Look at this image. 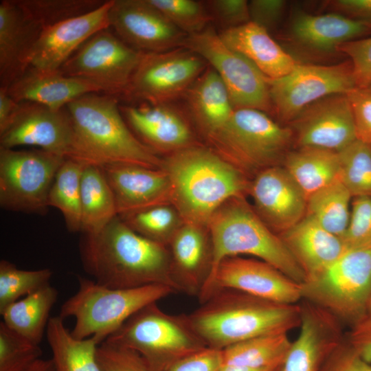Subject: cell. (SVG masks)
I'll use <instances>...</instances> for the list:
<instances>
[{
	"mask_svg": "<svg viewBox=\"0 0 371 371\" xmlns=\"http://www.w3.org/2000/svg\"><path fill=\"white\" fill-rule=\"evenodd\" d=\"M79 252L84 271L112 289L160 284L175 286L167 246L131 229L117 215L101 231L82 234Z\"/></svg>",
	"mask_w": 371,
	"mask_h": 371,
	"instance_id": "cell-1",
	"label": "cell"
},
{
	"mask_svg": "<svg viewBox=\"0 0 371 371\" xmlns=\"http://www.w3.org/2000/svg\"><path fill=\"white\" fill-rule=\"evenodd\" d=\"M187 315L206 347L218 350L259 336L289 333L301 320L299 303L274 302L232 289L214 291Z\"/></svg>",
	"mask_w": 371,
	"mask_h": 371,
	"instance_id": "cell-2",
	"label": "cell"
},
{
	"mask_svg": "<svg viewBox=\"0 0 371 371\" xmlns=\"http://www.w3.org/2000/svg\"><path fill=\"white\" fill-rule=\"evenodd\" d=\"M65 109L74 135L68 158L101 168L132 164L161 168L162 158L130 129L116 96L89 93L70 102Z\"/></svg>",
	"mask_w": 371,
	"mask_h": 371,
	"instance_id": "cell-3",
	"label": "cell"
},
{
	"mask_svg": "<svg viewBox=\"0 0 371 371\" xmlns=\"http://www.w3.org/2000/svg\"><path fill=\"white\" fill-rule=\"evenodd\" d=\"M168 175L172 205L184 223L208 228L214 212L232 197L245 196L250 180L203 144L162 158Z\"/></svg>",
	"mask_w": 371,
	"mask_h": 371,
	"instance_id": "cell-4",
	"label": "cell"
},
{
	"mask_svg": "<svg viewBox=\"0 0 371 371\" xmlns=\"http://www.w3.org/2000/svg\"><path fill=\"white\" fill-rule=\"evenodd\" d=\"M208 229L213 262L206 286L221 260L242 254L271 265L299 284L305 280L303 271L280 237L263 223L245 196L225 201L212 215Z\"/></svg>",
	"mask_w": 371,
	"mask_h": 371,
	"instance_id": "cell-5",
	"label": "cell"
},
{
	"mask_svg": "<svg viewBox=\"0 0 371 371\" xmlns=\"http://www.w3.org/2000/svg\"><path fill=\"white\" fill-rule=\"evenodd\" d=\"M208 147L248 179L260 172L282 166L294 146L289 126L254 109H235L229 120L205 139Z\"/></svg>",
	"mask_w": 371,
	"mask_h": 371,
	"instance_id": "cell-6",
	"label": "cell"
},
{
	"mask_svg": "<svg viewBox=\"0 0 371 371\" xmlns=\"http://www.w3.org/2000/svg\"><path fill=\"white\" fill-rule=\"evenodd\" d=\"M78 289L61 306L60 316L75 318L70 331L76 339L93 337L99 345L144 306L176 293L166 285L112 289L77 276Z\"/></svg>",
	"mask_w": 371,
	"mask_h": 371,
	"instance_id": "cell-7",
	"label": "cell"
},
{
	"mask_svg": "<svg viewBox=\"0 0 371 371\" xmlns=\"http://www.w3.org/2000/svg\"><path fill=\"white\" fill-rule=\"evenodd\" d=\"M104 341L137 352L150 371H167L207 348L187 314L166 313L157 302L136 312Z\"/></svg>",
	"mask_w": 371,
	"mask_h": 371,
	"instance_id": "cell-8",
	"label": "cell"
},
{
	"mask_svg": "<svg viewBox=\"0 0 371 371\" xmlns=\"http://www.w3.org/2000/svg\"><path fill=\"white\" fill-rule=\"evenodd\" d=\"M300 286L302 300L352 326L367 314L371 297V248L346 249L320 274Z\"/></svg>",
	"mask_w": 371,
	"mask_h": 371,
	"instance_id": "cell-9",
	"label": "cell"
},
{
	"mask_svg": "<svg viewBox=\"0 0 371 371\" xmlns=\"http://www.w3.org/2000/svg\"><path fill=\"white\" fill-rule=\"evenodd\" d=\"M67 157L42 149L16 150L0 147L1 208L43 215L56 175Z\"/></svg>",
	"mask_w": 371,
	"mask_h": 371,
	"instance_id": "cell-10",
	"label": "cell"
},
{
	"mask_svg": "<svg viewBox=\"0 0 371 371\" xmlns=\"http://www.w3.org/2000/svg\"><path fill=\"white\" fill-rule=\"evenodd\" d=\"M183 47L201 56L218 74L235 109L273 112L267 78L247 58L229 48L212 26L188 35Z\"/></svg>",
	"mask_w": 371,
	"mask_h": 371,
	"instance_id": "cell-11",
	"label": "cell"
},
{
	"mask_svg": "<svg viewBox=\"0 0 371 371\" xmlns=\"http://www.w3.org/2000/svg\"><path fill=\"white\" fill-rule=\"evenodd\" d=\"M207 62L185 47L142 52L123 96L150 104L171 103L184 96L207 67Z\"/></svg>",
	"mask_w": 371,
	"mask_h": 371,
	"instance_id": "cell-12",
	"label": "cell"
},
{
	"mask_svg": "<svg viewBox=\"0 0 371 371\" xmlns=\"http://www.w3.org/2000/svg\"><path fill=\"white\" fill-rule=\"evenodd\" d=\"M273 112L290 124L309 104L357 88L350 60L333 65L297 63L287 75L267 78Z\"/></svg>",
	"mask_w": 371,
	"mask_h": 371,
	"instance_id": "cell-13",
	"label": "cell"
},
{
	"mask_svg": "<svg viewBox=\"0 0 371 371\" xmlns=\"http://www.w3.org/2000/svg\"><path fill=\"white\" fill-rule=\"evenodd\" d=\"M142 54L106 28L85 41L59 70L95 83L104 94L122 95Z\"/></svg>",
	"mask_w": 371,
	"mask_h": 371,
	"instance_id": "cell-14",
	"label": "cell"
},
{
	"mask_svg": "<svg viewBox=\"0 0 371 371\" xmlns=\"http://www.w3.org/2000/svg\"><path fill=\"white\" fill-rule=\"evenodd\" d=\"M300 284L263 260L229 256L218 264L198 299L201 303L216 289H232L274 302L296 304L302 300Z\"/></svg>",
	"mask_w": 371,
	"mask_h": 371,
	"instance_id": "cell-15",
	"label": "cell"
},
{
	"mask_svg": "<svg viewBox=\"0 0 371 371\" xmlns=\"http://www.w3.org/2000/svg\"><path fill=\"white\" fill-rule=\"evenodd\" d=\"M109 21L117 36L144 53L181 47L188 36L148 0H113Z\"/></svg>",
	"mask_w": 371,
	"mask_h": 371,
	"instance_id": "cell-16",
	"label": "cell"
},
{
	"mask_svg": "<svg viewBox=\"0 0 371 371\" xmlns=\"http://www.w3.org/2000/svg\"><path fill=\"white\" fill-rule=\"evenodd\" d=\"M287 126L293 133L295 148L339 152L357 139L347 94H333L317 100Z\"/></svg>",
	"mask_w": 371,
	"mask_h": 371,
	"instance_id": "cell-17",
	"label": "cell"
},
{
	"mask_svg": "<svg viewBox=\"0 0 371 371\" xmlns=\"http://www.w3.org/2000/svg\"><path fill=\"white\" fill-rule=\"evenodd\" d=\"M73 135L65 108L54 110L38 103L22 102L10 124L0 132V147L34 146L68 158Z\"/></svg>",
	"mask_w": 371,
	"mask_h": 371,
	"instance_id": "cell-18",
	"label": "cell"
},
{
	"mask_svg": "<svg viewBox=\"0 0 371 371\" xmlns=\"http://www.w3.org/2000/svg\"><path fill=\"white\" fill-rule=\"evenodd\" d=\"M134 135L154 153L166 156L202 144L186 115L171 103L120 105Z\"/></svg>",
	"mask_w": 371,
	"mask_h": 371,
	"instance_id": "cell-19",
	"label": "cell"
},
{
	"mask_svg": "<svg viewBox=\"0 0 371 371\" xmlns=\"http://www.w3.org/2000/svg\"><path fill=\"white\" fill-rule=\"evenodd\" d=\"M253 208L275 234L288 230L306 214V198L282 166L267 168L250 180Z\"/></svg>",
	"mask_w": 371,
	"mask_h": 371,
	"instance_id": "cell-20",
	"label": "cell"
},
{
	"mask_svg": "<svg viewBox=\"0 0 371 371\" xmlns=\"http://www.w3.org/2000/svg\"><path fill=\"white\" fill-rule=\"evenodd\" d=\"M300 325L282 371H319L332 351L345 339L343 324L313 303L300 301Z\"/></svg>",
	"mask_w": 371,
	"mask_h": 371,
	"instance_id": "cell-21",
	"label": "cell"
},
{
	"mask_svg": "<svg viewBox=\"0 0 371 371\" xmlns=\"http://www.w3.org/2000/svg\"><path fill=\"white\" fill-rule=\"evenodd\" d=\"M371 34V25L336 12L311 14L295 12L287 37L299 54L324 56L338 53L339 45Z\"/></svg>",
	"mask_w": 371,
	"mask_h": 371,
	"instance_id": "cell-22",
	"label": "cell"
},
{
	"mask_svg": "<svg viewBox=\"0 0 371 371\" xmlns=\"http://www.w3.org/2000/svg\"><path fill=\"white\" fill-rule=\"evenodd\" d=\"M113 0L98 8L43 30L32 50L30 67L58 70L98 32L109 28V11Z\"/></svg>",
	"mask_w": 371,
	"mask_h": 371,
	"instance_id": "cell-23",
	"label": "cell"
},
{
	"mask_svg": "<svg viewBox=\"0 0 371 371\" xmlns=\"http://www.w3.org/2000/svg\"><path fill=\"white\" fill-rule=\"evenodd\" d=\"M167 247L177 292L199 297L212 269L213 247L208 228L184 223Z\"/></svg>",
	"mask_w": 371,
	"mask_h": 371,
	"instance_id": "cell-24",
	"label": "cell"
},
{
	"mask_svg": "<svg viewBox=\"0 0 371 371\" xmlns=\"http://www.w3.org/2000/svg\"><path fill=\"white\" fill-rule=\"evenodd\" d=\"M102 168L113 192L117 215L172 204L171 181L162 168L132 164H113Z\"/></svg>",
	"mask_w": 371,
	"mask_h": 371,
	"instance_id": "cell-25",
	"label": "cell"
},
{
	"mask_svg": "<svg viewBox=\"0 0 371 371\" xmlns=\"http://www.w3.org/2000/svg\"><path fill=\"white\" fill-rule=\"evenodd\" d=\"M43 30L17 0L0 1V89L7 90L30 67Z\"/></svg>",
	"mask_w": 371,
	"mask_h": 371,
	"instance_id": "cell-26",
	"label": "cell"
},
{
	"mask_svg": "<svg viewBox=\"0 0 371 371\" xmlns=\"http://www.w3.org/2000/svg\"><path fill=\"white\" fill-rule=\"evenodd\" d=\"M17 102L38 103L54 110H60L74 100L102 89L89 80L67 76L58 70H44L29 67L7 89Z\"/></svg>",
	"mask_w": 371,
	"mask_h": 371,
	"instance_id": "cell-27",
	"label": "cell"
},
{
	"mask_svg": "<svg viewBox=\"0 0 371 371\" xmlns=\"http://www.w3.org/2000/svg\"><path fill=\"white\" fill-rule=\"evenodd\" d=\"M278 236L303 271L304 281L320 274L346 251L340 237L306 214Z\"/></svg>",
	"mask_w": 371,
	"mask_h": 371,
	"instance_id": "cell-28",
	"label": "cell"
},
{
	"mask_svg": "<svg viewBox=\"0 0 371 371\" xmlns=\"http://www.w3.org/2000/svg\"><path fill=\"white\" fill-rule=\"evenodd\" d=\"M219 36L229 48L247 58L269 79L287 75L297 63L267 30L251 21L222 30Z\"/></svg>",
	"mask_w": 371,
	"mask_h": 371,
	"instance_id": "cell-29",
	"label": "cell"
},
{
	"mask_svg": "<svg viewBox=\"0 0 371 371\" xmlns=\"http://www.w3.org/2000/svg\"><path fill=\"white\" fill-rule=\"evenodd\" d=\"M183 97L190 117L205 139L219 130L235 109L225 84L210 65Z\"/></svg>",
	"mask_w": 371,
	"mask_h": 371,
	"instance_id": "cell-30",
	"label": "cell"
},
{
	"mask_svg": "<svg viewBox=\"0 0 371 371\" xmlns=\"http://www.w3.org/2000/svg\"><path fill=\"white\" fill-rule=\"evenodd\" d=\"M307 199L339 177L337 152L313 147L295 148L286 155L282 165Z\"/></svg>",
	"mask_w": 371,
	"mask_h": 371,
	"instance_id": "cell-31",
	"label": "cell"
},
{
	"mask_svg": "<svg viewBox=\"0 0 371 371\" xmlns=\"http://www.w3.org/2000/svg\"><path fill=\"white\" fill-rule=\"evenodd\" d=\"M58 297L50 284L9 305L1 315L10 329L39 345L50 319L49 314Z\"/></svg>",
	"mask_w": 371,
	"mask_h": 371,
	"instance_id": "cell-32",
	"label": "cell"
},
{
	"mask_svg": "<svg viewBox=\"0 0 371 371\" xmlns=\"http://www.w3.org/2000/svg\"><path fill=\"white\" fill-rule=\"evenodd\" d=\"M117 216L111 188L101 167L85 165L81 175V233L101 231Z\"/></svg>",
	"mask_w": 371,
	"mask_h": 371,
	"instance_id": "cell-33",
	"label": "cell"
},
{
	"mask_svg": "<svg viewBox=\"0 0 371 371\" xmlns=\"http://www.w3.org/2000/svg\"><path fill=\"white\" fill-rule=\"evenodd\" d=\"M46 337L55 371H102L96 359L99 344L93 337L75 338L60 315L50 317Z\"/></svg>",
	"mask_w": 371,
	"mask_h": 371,
	"instance_id": "cell-34",
	"label": "cell"
},
{
	"mask_svg": "<svg viewBox=\"0 0 371 371\" xmlns=\"http://www.w3.org/2000/svg\"><path fill=\"white\" fill-rule=\"evenodd\" d=\"M291 344L288 333L249 339L222 350L223 366L247 368L282 366Z\"/></svg>",
	"mask_w": 371,
	"mask_h": 371,
	"instance_id": "cell-35",
	"label": "cell"
},
{
	"mask_svg": "<svg viewBox=\"0 0 371 371\" xmlns=\"http://www.w3.org/2000/svg\"><path fill=\"white\" fill-rule=\"evenodd\" d=\"M352 198L338 177L307 199L306 214L341 238L348 225Z\"/></svg>",
	"mask_w": 371,
	"mask_h": 371,
	"instance_id": "cell-36",
	"label": "cell"
},
{
	"mask_svg": "<svg viewBox=\"0 0 371 371\" xmlns=\"http://www.w3.org/2000/svg\"><path fill=\"white\" fill-rule=\"evenodd\" d=\"M85 164L66 158L48 195L49 207L58 209L71 232H81V175Z\"/></svg>",
	"mask_w": 371,
	"mask_h": 371,
	"instance_id": "cell-37",
	"label": "cell"
},
{
	"mask_svg": "<svg viewBox=\"0 0 371 371\" xmlns=\"http://www.w3.org/2000/svg\"><path fill=\"white\" fill-rule=\"evenodd\" d=\"M118 216L134 232L165 246L184 224L172 204L151 206Z\"/></svg>",
	"mask_w": 371,
	"mask_h": 371,
	"instance_id": "cell-38",
	"label": "cell"
},
{
	"mask_svg": "<svg viewBox=\"0 0 371 371\" xmlns=\"http://www.w3.org/2000/svg\"><path fill=\"white\" fill-rule=\"evenodd\" d=\"M337 153L339 178L352 198L371 196V144L356 139Z\"/></svg>",
	"mask_w": 371,
	"mask_h": 371,
	"instance_id": "cell-39",
	"label": "cell"
},
{
	"mask_svg": "<svg viewBox=\"0 0 371 371\" xmlns=\"http://www.w3.org/2000/svg\"><path fill=\"white\" fill-rule=\"evenodd\" d=\"M50 269L23 270L12 262L0 261V313L9 305L50 284Z\"/></svg>",
	"mask_w": 371,
	"mask_h": 371,
	"instance_id": "cell-40",
	"label": "cell"
},
{
	"mask_svg": "<svg viewBox=\"0 0 371 371\" xmlns=\"http://www.w3.org/2000/svg\"><path fill=\"white\" fill-rule=\"evenodd\" d=\"M106 1L101 0H17L25 13L43 29L87 14Z\"/></svg>",
	"mask_w": 371,
	"mask_h": 371,
	"instance_id": "cell-41",
	"label": "cell"
},
{
	"mask_svg": "<svg viewBox=\"0 0 371 371\" xmlns=\"http://www.w3.org/2000/svg\"><path fill=\"white\" fill-rule=\"evenodd\" d=\"M42 352L39 345L0 323V371H26Z\"/></svg>",
	"mask_w": 371,
	"mask_h": 371,
	"instance_id": "cell-42",
	"label": "cell"
},
{
	"mask_svg": "<svg viewBox=\"0 0 371 371\" xmlns=\"http://www.w3.org/2000/svg\"><path fill=\"white\" fill-rule=\"evenodd\" d=\"M175 26L187 35L205 29L210 15L203 1L194 0H148Z\"/></svg>",
	"mask_w": 371,
	"mask_h": 371,
	"instance_id": "cell-43",
	"label": "cell"
},
{
	"mask_svg": "<svg viewBox=\"0 0 371 371\" xmlns=\"http://www.w3.org/2000/svg\"><path fill=\"white\" fill-rule=\"evenodd\" d=\"M341 239L346 249L371 248V196L352 198L348 225Z\"/></svg>",
	"mask_w": 371,
	"mask_h": 371,
	"instance_id": "cell-44",
	"label": "cell"
},
{
	"mask_svg": "<svg viewBox=\"0 0 371 371\" xmlns=\"http://www.w3.org/2000/svg\"><path fill=\"white\" fill-rule=\"evenodd\" d=\"M96 359L102 371H150L137 352L106 341L98 346Z\"/></svg>",
	"mask_w": 371,
	"mask_h": 371,
	"instance_id": "cell-45",
	"label": "cell"
},
{
	"mask_svg": "<svg viewBox=\"0 0 371 371\" xmlns=\"http://www.w3.org/2000/svg\"><path fill=\"white\" fill-rule=\"evenodd\" d=\"M337 50L349 58L356 87L368 89L371 85V36L345 42Z\"/></svg>",
	"mask_w": 371,
	"mask_h": 371,
	"instance_id": "cell-46",
	"label": "cell"
},
{
	"mask_svg": "<svg viewBox=\"0 0 371 371\" xmlns=\"http://www.w3.org/2000/svg\"><path fill=\"white\" fill-rule=\"evenodd\" d=\"M214 21L224 30L250 21L248 1L245 0H209L203 1Z\"/></svg>",
	"mask_w": 371,
	"mask_h": 371,
	"instance_id": "cell-47",
	"label": "cell"
},
{
	"mask_svg": "<svg viewBox=\"0 0 371 371\" xmlns=\"http://www.w3.org/2000/svg\"><path fill=\"white\" fill-rule=\"evenodd\" d=\"M347 95L352 111L357 139L371 144V92L355 88Z\"/></svg>",
	"mask_w": 371,
	"mask_h": 371,
	"instance_id": "cell-48",
	"label": "cell"
},
{
	"mask_svg": "<svg viewBox=\"0 0 371 371\" xmlns=\"http://www.w3.org/2000/svg\"><path fill=\"white\" fill-rule=\"evenodd\" d=\"M319 371H371V363L363 359L345 337L328 355Z\"/></svg>",
	"mask_w": 371,
	"mask_h": 371,
	"instance_id": "cell-49",
	"label": "cell"
},
{
	"mask_svg": "<svg viewBox=\"0 0 371 371\" xmlns=\"http://www.w3.org/2000/svg\"><path fill=\"white\" fill-rule=\"evenodd\" d=\"M250 21L269 32L279 25L286 6L283 0H251L248 1Z\"/></svg>",
	"mask_w": 371,
	"mask_h": 371,
	"instance_id": "cell-50",
	"label": "cell"
},
{
	"mask_svg": "<svg viewBox=\"0 0 371 371\" xmlns=\"http://www.w3.org/2000/svg\"><path fill=\"white\" fill-rule=\"evenodd\" d=\"M222 365V350L206 348L180 360L167 371H220Z\"/></svg>",
	"mask_w": 371,
	"mask_h": 371,
	"instance_id": "cell-51",
	"label": "cell"
},
{
	"mask_svg": "<svg viewBox=\"0 0 371 371\" xmlns=\"http://www.w3.org/2000/svg\"><path fill=\"white\" fill-rule=\"evenodd\" d=\"M346 337L360 357L371 363V315L366 314L353 324Z\"/></svg>",
	"mask_w": 371,
	"mask_h": 371,
	"instance_id": "cell-52",
	"label": "cell"
},
{
	"mask_svg": "<svg viewBox=\"0 0 371 371\" xmlns=\"http://www.w3.org/2000/svg\"><path fill=\"white\" fill-rule=\"evenodd\" d=\"M325 6L330 12L371 25V0H331Z\"/></svg>",
	"mask_w": 371,
	"mask_h": 371,
	"instance_id": "cell-53",
	"label": "cell"
},
{
	"mask_svg": "<svg viewBox=\"0 0 371 371\" xmlns=\"http://www.w3.org/2000/svg\"><path fill=\"white\" fill-rule=\"evenodd\" d=\"M19 107V102L15 101L7 92L0 89V132L10 124Z\"/></svg>",
	"mask_w": 371,
	"mask_h": 371,
	"instance_id": "cell-54",
	"label": "cell"
},
{
	"mask_svg": "<svg viewBox=\"0 0 371 371\" xmlns=\"http://www.w3.org/2000/svg\"><path fill=\"white\" fill-rule=\"evenodd\" d=\"M26 371H55L52 359H40Z\"/></svg>",
	"mask_w": 371,
	"mask_h": 371,
	"instance_id": "cell-55",
	"label": "cell"
},
{
	"mask_svg": "<svg viewBox=\"0 0 371 371\" xmlns=\"http://www.w3.org/2000/svg\"><path fill=\"white\" fill-rule=\"evenodd\" d=\"M284 366V365H283ZM282 366L273 367V368H238L223 366L220 371H282Z\"/></svg>",
	"mask_w": 371,
	"mask_h": 371,
	"instance_id": "cell-56",
	"label": "cell"
},
{
	"mask_svg": "<svg viewBox=\"0 0 371 371\" xmlns=\"http://www.w3.org/2000/svg\"><path fill=\"white\" fill-rule=\"evenodd\" d=\"M367 314L371 315V297L368 304Z\"/></svg>",
	"mask_w": 371,
	"mask_h": 371,
	"instance_id": "cell-57",
	"label": "cell"
},
{
	"mask_svg": "<svg viewBox=\"0 0 371 371\" xmlns=\"http://www.w3.org/2000/svg\"><path fill=\"white\" fill-rule=\"evenodd\" d=\"M367 89L368 91H369L371 92V85H370V86L368 89Z\"/></svg>",
	"mask_w": 371,
	"mask_h": 371,
	"instance_id": "cell-58",
	"label": "cell"
}]
</instances>
